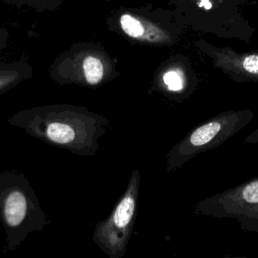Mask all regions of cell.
<instances>
[{
	"label": "cell",
	"mask_w": 258,
	"mask_h": 258,
	"mask_svg": "<svg viewBox=\"0 0 258 258\" xmlns=\"http://www.w3.org/2000/svg\"><path fill=\"white\" fill-rule=\"evenodd\" d=\"M6 122L49 145L79 156H94L111 129L110 120L73 104L39 105L10 115Z\"/></svg>",
	"instance_id": "6da1fadb"
},
{
	"label": "cell",
	"mask_w": 258,
	"mask_h": 258,
	"mask_svg": "<svg viewBox=\"0 0 258 258\" xmlns=\"http://www.w3.org/2000/svg\"><path fill=\"white\" fill-rule=\"evenodd\" d=\"M108 30L134 44L170 47L178 44L188 27L184 18L174 9L144 5L118 6L106 17Z\"/></svg>",
	"instance_id": "7a4b0ae2"
},
{
	"label": "cell",
	"mask_w": 258,
	"mask_h": 258,
	"mask_svg": "<svg viewBox=\"0 0 258 258\" xmlns=\"http://www.w3.org/2000/svg\"><path fill=\"white\" fill-rule=\"evenodd\" d=\"M0 221L6 234V250L10 252L48 224L36 192L21 171H0Z\"/></svg>",
	"instance_id": "3957f363"
},
{
	"label": "cell",
	"mask_w": 258,
	"mask_h": 258,
	"mask_svg": "<svg viewBox=\"0 0 258 258\" xmlns=\"http://www.w3.org/2000/svg\"><path fill=\"white\" fill-rule=\"evenodd\" d=\"M188 29L249 44L255 32L244 15L246 0H167Z\"/></svg>",
	"instance_id": "277c9868"
},
{
	"label": "cell",
	"mask_w": 258,
	"mask_h": 258,
	"mask_svg": "<svg viewBox=\"0 0 258 258\" xmlns=\"http://www.w3.org/2000/svg\"><path fill=\"white\" fill-rule=\"evenodd\" d=\"M117 59L103 45L78 42L60 52L49 64L50 79L60 86L98 88L120 76Z\"/></svg>",
	"instance_id": "5b68a950"
},
{
	"label": "cell",
	"mask_w": 258,
	"mask_h": 258,
	"mask_svg": "<svg viewBox=\"0 0 258 258\" xmlns=\"http://www.w3.org/2000/svg\"><path fill=\"white\" fill-rule=\"evenodd\" d=\"M254 116L250 109L228 110L192 128L166 153L165 171L174 172L198 154L221 146L244 129Z\"/></svg>",
	"instance_id": "8992f818"
},
{
	"label": "cell",
	"mask_w": 258,
	"mask_h": 258,
	"mask_svg": "<svg viewBox=\"0 0 258 258\" xmlns=\"http://www.w3.org/2000/svg\"><path fill=\"white\" fill-rule=\"evenodd\" d=\"M141 174L132 170L125 191L109 216L99 221L93 231V242L109 258H122L127 250L138 209Z\"/></svg>",
	"instance_id": "52a82bcc"
},
{
	"label": "cell",
	"mask_w": 258,
	"mask_h": 258,
	"mask_svg": "<svg viewBox=\"0 0 258 258\" xmlns=\"http://www.w3.org/2000/svg\"><path fill=\"white\" fill-rule=\"evenodd\" d=\"M192 211L205 217L234 219L243 231L258 233V176L197 202Z\"/></svg>",
	"instance_id": "ba28073f"
},
{
	"label": "cell",
	"mask_w": 258,
	"mask_h": 258,
	"mask_svg": "<svg viewBox=\"0 0 258 258\" xmlns=\"http://www.w3.org/2000/svg\"><path fill=\"white\" fill-rule=\"evenodd\" d=\"M199 78L189 57L174 53L164 59L155 70L148 93L180 103L197 90Z\"/></svg>",
	"instance_id": "9c48e42d"
},
{
	"label": "cell",
	"mask_w": 258,
	"mask_h": 258,
	"mask_svg": "<svg viewBox=\"0 0 258 258\" xmlns=\"http://www.w3.org/2000/svg\"><path fill=\"white\" fill-rule=\"evenodd\" d=\"M194 45L214 69L234 83H258V50L238 51L230 46H218L204 37L196 39Z\"/></svg>",
	"instance_id": "30bf717a"
},
{
	"label": "cell",
	"mask_w": 258,
	"mask_h": 258,
	"mask_svg": "<svg viewBox=\"0 0 258 258\" xmlns=\"http://www.w3.org/2000/svg\"><path fill=\"white\" fill-rule=\"evenodd\" d=\"M32 76V67L25 60L0 61V96L13 90Z\"/></svg>",
	"instance_id": "8fae6325"
},
{
	"label": "cell",
	"mask_w": 258,
	"mask_h": 258,
	"mask_svg": "<svg viewBox=\"0 0 258 258\" xmlns=\"http://www.w3.org/2000/svg\"><path fill=\"white\" fill-rule=\"evenodd\" d=\"M7 4L22 7H29L39 13L53 12L63 3V0H2Z\"/></svg>",
	"instance_id": "7c38bea8"
},
{
	"label": "cell",
	"mask_w": 258,
	"mask_h": 258,
	"mask_svg": "<svg viewBox=\"0 0 258 258\" xmlns=\"http://www.w3.org/2000/svg\"><path fill=\"white\" fill-rule=\"evenodd\" d=\"M8 40H9L8 30L4 27H0V52L7 47Z\"/></svg>",
	"instance_id": "4fadbf2b"
},
{
	"label": "cell",
	"mask_w": 258,
	"mask_h": 258,
	"mask_svg": "<svg viewBox=\"0 0 258 258\" xmlns=\"http://www.w3.org/2000/svg\"><path fill=\"white\" fill-rule=\"evenodd\" d=\"M244 144H258V128H256L252 133L245 137Z\"/></svg>",
	"instance_id": "5bb4252c"
}]
</instances>
